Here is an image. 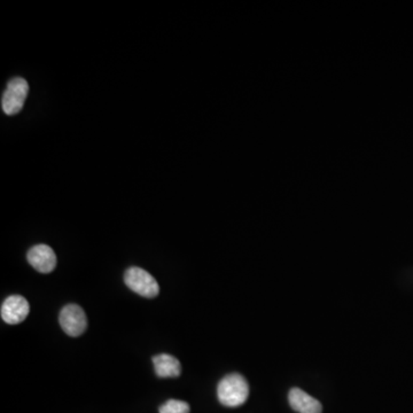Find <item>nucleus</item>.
Wrapping results in <instances>:
<instances>
[{
	"label": "nucleus",
	"mask_w": 413,
	"mask_h": 413,
	"mask_svg": "<svg viewBox=\"0 0 413 413\" xmlns=\"http://www.w3.org/2000/svg\"><path fill=\"white\" fill-rule=\"evenodd\" d=\"M217 395L220 403L225 407H240L248 398L249 386L240 374H229L218 383Z\"/></svg>",
	"instance_id": "obj_1"
},
{
	"label": "nucleus",
	"mask_w": 413,
	"mask_h": 413,
	"mask_svg": "<svg viewBox=\"0 0 413 413\" xmlns=\"http://www.w3.org/2000/svg\"><path fill=\"white\" fill-rule=\"evenodd\" d=\"M29 92L27 80L21 77H14L7 84L1 98V108L6 115L20 113Z\"/></svg>",
	"instance_id": "obj_2"
},
{
	"label": "nucleus",
	"mask_w": 413,
	"mask_h": 413,
	"mask_svg": "<svg viewBox=\"0 0 413 413\" xmlns=\"http://www.w3.org/2000/svg\"><path fill=\"white\" fill-rule=\"evenodd\" d=\"M124 281L134 293L139 294L140 297L146 299H153L157 297L160 292L157 279L141 267H129L124 274Z\"/></svg>",
	"instance_id": "obj_3"
},
{
	"label": "nucleus",
	"mask_w": 413,
	"mask_h": 413,
	"mask_svg": "<svg viewBox=\"0 0 413 413\" xmlns=\"http://www.w3.org/2000/svg\"><path fill=\"white\" fill-rule=\"evenodd\" d=\"M59 323L64 333L68 334L69 337H80L87 331V315L80 306L68 304L61 310Z\"/></svg>",
	"instance_id": "obj_4"
},
{
	"label": "nucleus",
	"mask_w": 413,
	"mask_h": 413,
	"mask_svg": "<svg viewBox=\"0 0 413 413\" xmlns=\"http://www.w3.org/2000/svg\"><path fill=\"white\" fill-rule=\"evenodd\" d=\"M27 260L31 267L40 274H50L57 267V256L47 245H36L29 249Z\"/></svg>",
	"instance_id": "obj_5"
},
{
	"label": "nucleus",
	"mask_w": 413,
	"mask_h": 413,
	"mask_svg": "<svg viewBox=\"0 0 413 413\" xmlns=\"http://www.w3.org/2000/svg\"><path fill=\"white\" fill-rule=\"evenodd\" d=\"M30 311L28 301L20 295H12L3 301L1 306V318L10 325H17L27 318Z\"/></svg>",
	"instance_id": "obj_6"
},
{
	"label": "nucleus",
	"mask_w": 413,
	"mask_h": 413,
	"mask_svg": "<svg viewBox=\"0 0 413 413\" xmlns=\"http://www.w3.org/2000/svg\"><path fill=\"white\" fill-rule=\"evenodd\" d=\"M288 402L293 410L299 413H322L323 407L319 401L310 396L300 388H293L288 394Z\"/></svg>",
	"instance_id": "obj_7"
},
{
	"label": "nucleus",
	"mask_w": 413,
	"mask_h": 413,
	"mask_svg": "<svg viewBox=\"0 0 413 413\" xmlns=\"http://www.w3.org/2000/svg\"><path fill=\"white\" fill-rule=\"evenodd\" d=\"M153 364L157 377L176 378L179 377L182 372L179 360L168 353L153 357Z\"/></svg>",
	"instance_id": "obj_8"
},
{
	"label": "nucleus",
	"mask_w": 413,
	"mask_h": 413,
	"mask_svg": "<svg viewBox=\"0 0 413 413\" xmlns=\"http://www.w3.org/2000/svg\"><path fill=\"white\" fill-rule=\"evenodd\" d=\"M188 403L184 401L169 400L160 407V413H190Z\"/></svg>",
	"instance_id": "obj_9"
}]
</instances>
